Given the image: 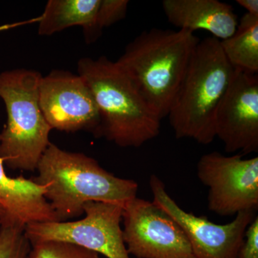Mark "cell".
Returning <instances> with one entry per match:
<instances>
[{
    "instance_id": "obj_10",
    "label": "cell",
    "mask_w": 258,
    "mask_h": 258,
    "mask_svg": "<svg viewBox=\"0 0 258 258\" xmlns=\"http://www.w3.org/2000/svg\"><path fill=\"white\" fill-rule=\"evenodd\" d=\"M40 108L52 129L87 131L100 137L101 115L86 81L79 74L54 70L39 85Z\"/></svg>"
},
{
    "instance_id": "obj_12",
    "label": "cell",
    "mask_w": 258,
    "mask_h": 258,
    "mask_svg": "<svg viewBox=\"0 0 258 258\" xmlns=\"http://www.w3.org/2000/svg\"><path fill=\"white\" fill-rule=\"evenodd\" d=\"M168 22L179 30H205L222 41L233 35L238 20L233 8L218 0H164Z\"/></svg>"
},
{
    "instance_id": "obj_3",
    "label": "cell",
    "mask_w": 258,
    "mask_h": 258,
    "mask_svg": "<svg viewBox=\"0 0 258 258\" xmlns=\"http://www.w3.org/2000/svg\"><path fill=\"white\" fill-rule=\"evenodd\" d=\"M78 72L91 89L101 115L100 137L122 148H139L160 133L161 119L115 62L83 57Z\"/></svg>"
},
{
    "instance_id": "obj_2",
    "label": "cell",
    "mask_w": 258,
    "mask_h": 258,
    "mask_svg": "<svg viewBox=\"0 0 258 258\" xmlns=\"http://www.w3.org/2000/svg\"><path fill=\"white\" fill-rule=\"evenodd\" d=\"M200 41L192 32L153 28L129 42L115 61L161 120L169 113Z\"/></svg>"
},
{
    "instance_id": "obj_15",
    "label": "cell",
    "mask_w": 258,
    "mask_h": 258,
    "mask_svg": "<svg viewBox=\"0 0 258 258\" xmlns=\"http://www.w3.org/2000/svg\"><path fill=\"white\" fill-rule=\"evenodd\" d=\"M224 55L234 69L258 72V16L246 13L233 35L220 41Z\"/></svg>"
},
{
    "instance_id": "obj_18",
    "label": "cell",
    "mask_w": 258,
    "mask_h": 258,
    "mask_svg": "<svg viewBox=\"0 0 258 258\" xmlns=\"http://www.w3.org/2000/svg\"><path fill=\"white\" fill-rule=\"evenodd\" d=\"M128 4V0H101L95 24V40L100 37L103 29L125 18Z\"/></svg>"
},
{
    "instance_id": "obj_16",
    "label": "cell",
    "mask_w": 258,
    "mask_h": 258,
    "mask_svg": "<svg viewBox=\"0 0 258 258\" xmlns=\"http://www.w3.org/2000/svg\"><path fill=\"white\" fill-rule=\"evenodd\" d=\"M25 227L10 219H2L0 258H28L31 244L25 235Z\"/></svg>"
},
{
    "instance_id": "obj_4",
    "label": "cell",
    "mask_w": 258,
    "mask_h": 258,
    "mask_svg": "<svg viewBox=\"0 0 258 258\" xmlns=\"http://www.w3.org/2000/svg\"><path fill=\"white\" fill-rule=\"evenodd\" d=\"M235 69L213 37L200 40L167 116L176 139L203 145L215 139V118Z\"/></svg>"
},
{
    "instance_id": "obj_13",
    "label": "cell",
    "mask_w": 258,
    "mask_h": 258,
    "mask_svg": "<svg viewBox=\"0 0 258 258\" xmlns=\"http://www.w3.org/2000/svg\"><path fill=\"white\" fill-rule=\"evenodd\" d=\"M45 186L23 176L8 175L0 157V210L3 218L27 225L34 222H57L53 210L45 199Z\"/></svg>"
},
{
    "instance_id": "obj_14",
    "label": "cell",
    "mask_w": 258,
    "mask_h": 258,
    "mask_svg": "<svg viewBox=\"0 0 258 258\" xmlns=\"http://www.w3.org/2000/svg\"><path fill=\"white\" fill-rule=\"evenodd\" d=\"M101 0H49L38 23V34L52 35L81 26L87 43L95 42L94 29Z\"/></svg>"
},
{
    "instance_id": "obj_21",
    "label": "cell",
    "mask_w": 258,
    "mask_h": 258,
    "mask_svg": "<svg viewBox=\"0 0 258 258\" xmlns=\"http://www.w3.org/2000/svg\"><path fill=\"white\" fill-rule=\"evenodd\" d=\"M40 20V16H38L37 18L30 19V20H23V21L18 22V23L5 24V25H0V32L18 28V27L24 26V25H29V24L38 23Z\"/></svg>"
},
{
    "instance_id": "obj_9",
    "label": "cell",
    "mask_w": 258,
    "mask_h": 258,
    "mask_svg": "<svg viewBox=\"0 0 258 258\" xmlns=\"http://www.w3.org/2000/svg\"><path fill=\"white\" fill-rule=\"evenodd\" d=\"M123 240L137 258H195L179 224L153 202L136 198L123 208Z\"/></svg>"
},
{
    "instance_id": "obj_20",
    "label": "cell",
    "mask_w": 258,
    "mask_h": 258,
    "mask_svg": "<svg viewBox=\"0 0 258 258\" xmlns=\"http://www.w3.org/2000/svg\"><path fill=\"white\" fill-rule=\"evenodd\" d=\"M237 3L247 10V13L258 16L257 0H237Z\"/></svg>"
},
{
    "instance_id": "obj_17",
    "label": "cell",
    "mask_w": 258,
    "mask_h": 258,
    "mask_svg": "<svg viewBox=\"0 0 258 258\" xmlns=\"http://www.w3.org/2000/svg\"><path fill=\"white\" fill-rule=\"evenodd\" d=\"M28 258H101L93 251L60 242H42L31 244Z\"/></svg>"
},
{
    "instance_id": "obj_23",
    "label": "cell",
    "mask_w": 258,
    "mask_h": 258,
    "mask_svg": "<svg viewBox=\"0 0 258 258\" xmlns=\"http://www.w3.org/2000/svg\"><path fill=\"white\" fill-rule=\"evenodd\" d=\"M1 227H2V217H0V230H1Z\"/></svg>"
},
{
    "instance_id": "obj_19",
    "label": "cell",
    "mask_w": 258,
    "mask_h": 258,
    "mask_svg": "<svg viewBox=\"0 0 258 258\" xmlns=\"http://www.w3.org/2000/svg\"><path fill=\"white\" fill-rule=\"evenodd\" d=\"M239 258H258V217L247 227Z\"/></svg>"
},
{
    "instance_id": "obj_5",
    "label": "cell",
    "mask_w": 258,
    "mask_h": 258,
    "mask_svg": "<svg viewBox=\"0 0 258 258\" xmlns=\"http://www.w3.org/2000/svg\"><path fill=\"white\" fill-rule=\"evenodd\" d=\"M38 71L15 69L0 73V98L7 119L0 133V157L13 170L34 171L50 145L52 130L39 102Z\"/></svg>"
},
{
    "instance_id": "obj_8",
    "label": "cell",
    "mask_w": 258,
    "mask_h": 258,
    "mask_svg": "<svg viewBox=\"0 0 258 258\" xmlns=\"http://www.w3.org/2000/svg\"><path fill=\"white\" fill-rule=\"evenodd\" d=\"M153 203L169 215L184 230L195 258H239L247 227L255 212L237 214L232 221L218 225L180 208L166 191L164 181L152 174L149 181Z\"/></svg>"
},
{
    "instance_id": "obj_7",
    "label": "cell",
    "mask_w": 258,
    "mask_h": 258,
    "mask_svg": "<svg viewBox=\"0 0 258 258\" xmlns=\"http://www.w3.org/2000/svg\"><path fill=\"white\" fill-rule=\"evenodd\" d=\"M243 157L212 152L200 157L197 174L208 188L210 211L229 217L258 210V157Z\"/></svg>"
},
{
    "instance_id": "obj_1",
    "label": "cell",
    "mask_w": 258,
    "mask_h": 258,
    "mask_svg": "<svg viewBox=\"0 0 258 258\" xmlns=\"http://www.w3.org/2000/svg\"><path fill=\"white\" fill-rule=\"evenodd\" d=\"M34 179L45 186L44 196L57 222L83 215L91 202L115 204L124 208L137 198L139 185L103 169L96 159L82 153L63 150L50 143L39 161Z\"/></svg>"
},
{
    "instance_id": "obj_22",
    "label": "cell",
    "mask_w": 258,
    "mask_h": 258,
    "mask_svg": "<svg viewBox=\"0 0 258 258\" xmlns=\"http://www.w3.org/2000/svg\"><path fill=\"white\" fill-rule=\"evenodd\" d=\"M0 217H1L2 218H3V217H4V214H3V211H2L1 210H0Z\"/></svg>"
},
{
    "instance_id": "obj_6",
    "label": "cell",
    "mask_w": 258,
    "mask_h": 258,
    "mask_svg": "<svg viewBox=\"0 0 258 258\" xmlns=\"http://www.w3.org/2000/svg\"><path fill=\"white\" fill-rule=\"evenodd\" d=\"M123 211L115 204L91 202L85 205L81 220L34 222L25 225V233L30 244L66 242L107 258H131L123 240Z\"/></svg>"
},
{
    "instance_id": "obj_11",
    "label": "cell",
    "mask_w": 258,
    "mask_h": 258,
    "mask_svg": "<svg viewBox=\"0 0 258 258\" xmlns=\"http://www.w3.org/2000/svg\"><path fill=\"white\" fill-rule=\"evenodd\" d=\"M215 136L228 154L258 152V77L235 70L217 108Z\"/></svg>"
}]
</instances>
